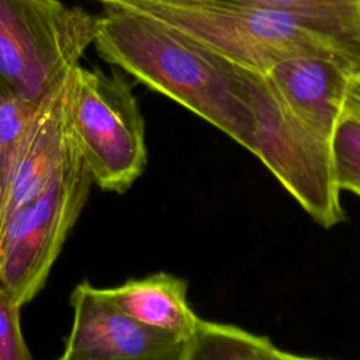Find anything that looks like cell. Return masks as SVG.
<instances>
[{"instance_id": "30bf717a", "label": "cell", "mask_w": 360, "mask_h": 360, "mask_svg": "<svg viewBox=\"0 0 360 360\" xmlns=\"http://www.w3.org/2000/svg\"><path fill=\"white\" fill-rule=\"evenodd\" d=\"M101 292L131 318L183 343L195 329L198 316L187 301V281L177 276L159 271L101 288Z\"/></svg>"}, {"instance_id": "8fae6325", "label": "cell", "mask_w": 360, "mask_h": 360, "mask_svg": "<svg viewBox=\"0 0 360 360\" xmlns=\"http://www.w3.org/2000/svg\"><path fill=\"white\" fill-rule=\"evenodd\" d=\"M307 356L285 352L266 336L228 323L198 318L193 335L183 343L180 360H301Z\"/></svg>"}, {"instance_id": "4fadbf2b", "label": "cell", "mask_w": 360, "mask_h": 360, "mask_svg": "<svg viewBox=\"0 0 360 360\" xmlns=\"http://www.w3.org/2000/svg\"><path fill=\"white\" fill-rule=\"evenodd\" d=\"M41 103L0 91V200L35 124Z\"/></svg>"}, {"instance_id": "2e32d148", "label": "cell", "mask_w": 360, "mask_h": 360, "mask_svg": "<svg viewBox=\"0 0 360 360\" xmlns=\"http://www.w3.org/2000/svg\"><path fill=\"white\" fill-rule=\"evenodd\" d=\"M343 114L360 121V69L352 72L347 77L343 98Z\"/></svg>"}, {"instance_id": "8992f818", "label": "cell", "mask_w": 360, "mask_h": 360, "mask_svg": "<svg viewBox=\"0 0 360 360\" xmlns=\"http://www.w3.org/2000/svg\"><path fill=\"white\" fill-rule=\"evenodd\" d=\"M249 105L255 120V153L307 214L321 226L345 219L335 179L332 141L297 120L274 96L263 73L253 70Z\"/></svg>"}, {"instance_id": "6da1fadb", "label": "cell", "mask_w": 360, "mask_h": 360, "mask_svg": "<svg viewBox=\"0 0 360 360\" xmlns=\"http://www.w3.org/2000/svg\"><path fill=\"white\" fill-rule=\"evenodd\" d=\"M103 6L93 39L103 60L253 150L252 69L153 17L111 1Z\"/></svg>"}, {"instance_id": "5bb4252c", "label": "cell", "mask_w": 360, "mask_h": 360, "mask_svg": "<svg viewBox=\"0 0 360 360\" xmlns=\"http://www.w3.org/2000/svg\"><path fill=\"white\" fill-rule=\"evenodd\" d=\"M332 160L340 191L360 197V121L343 114L332 136Z\"/></svg>"}, {"instance_id": "5b68a950", "label": "cell", "mask_w": 360, "mask_h": 360, "mask_svg": "<svg viewBox=\"0 0 360 360\" xmlns=\"http://www.w3.org/2000/svg\"><path fill=\"white\" fill-rule=\"evenodd\" d=\"M91 184L93 179L70 135L68 155L58 170L4 228L0 236V287L21 307L45 285Z\"/></svg>"}, {"instance_id": "277c9868", "label": "cell", "mask_w": 360, "mask_h": 360, "mask_svg": "<svg viewBox=\"0 0 360 360\" xmlns=\"http://www.w3.org/2000/svg\"><path fill=\"white\" fill-rule=\"evenodd\" d=\"M96 17L60 0H0V91L41 103L93 44Z\"/></svg>"}, {"instance_id": "7a4b0ae2", "label": "cell", "mask_w": 360, "mask_h": 360, "mask_svg": "<svg viewBox=\"0 0 360 360\" xmlns=\"http://www.w3.org/2000/svg\"><path fill=\"white\" fill-rule=\"evenodd\" d=\"M132 8L212 48L248 69L264 73L292 56H321L352 70L360 63L297 18L233 0H98Z\"/></svg>"}, {"instance_id": "9c48e42d", "label": "cell", "mask_w": 360, "mask_h": 360, "mask_svg": "<svg viewBox=\"0 0 360 360\" xmlns=\"http://www.w3.org/2000/svg\"><path fill=\"white\" fill-rule=\"evenodd\" d=\"M66 77L42 100L35 124L17 159L0 200V236L13 215L45 187L68 155L70 132L65 111Z\"/></svg>"}, {"instance_id": "7c38bea8", "label": "cell", "mask_w": 360, "mask_h": 360, "mask_svg": "<svg viewBox=\"0 0 360 360\" xmlns=\"http://www.w3.org/2000/svg\"><path fill=\"white\" fill-rule=\"evenodd\" d=\"M288 14L360 63V0H233Z\"/></svg>"}, {"instance_id": "52a82bcc", "label": "cell", "mask_w": 360, "mask_h": 360, "mask_svg": "<svg viewBox=\"0 0 360 360\" xmlns=\"http://www.w3.org/2000/svg\"><path fill=\"white\" fill-rule=\"evenodd\" d=\"M73 322L60 360H180L183 342L115 307L87 281L70 295Z\"/></svg>"}, {"instance_id": "3957f363", "label": "cell", "mask_w": 360, "mask_h": 360, "mask_svg": "<svg viewBox=\"0 0 360 360\" xmlns=\"http://www.w3.org/2000/svg\"><path fill=\"white\" fill-rule=\"evenodd\" d=\"M69 132L93 183L125 193L143 173L145 121L131 84L118 73L75 66L65 86Z\"/></svg>"}, {"instance_id": "ba28073f", "label": "cell", "mask_w": 360, "mask_h": 360, "mask_svg": "<svg viewBox=\"0 0 360 360\" xmlns=\"http://www.w3.org/2000/svg\"><path fill=\"white\" fill-rule=\"evenodd\" d=\"M343 63L321 56H292L269 68L263 76L280 103L305 127L330 139L343 117L349 75Z\"/></svg>"}, {"instance_id": "9a60e30c", "label": "cell", "mask_w": 360, "mask_h": 360, "mask_svg": "<svg viewBox=\"0 0 360 360\" xmlns=\"http://www.w3.org/2000/svg\"><path fill=\"white\" fill-rule=\"evenodd\" d=\"M21 308L22 307L0 287V360L32 359L21 330Z\"/></svg>"}]
</instances>
